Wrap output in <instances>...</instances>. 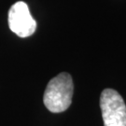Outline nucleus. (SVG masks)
I'll list each match as a JSON object with an SVG mask.
<instances>
[{
    "instance_id": "f03ea898",
    "label": "nucleus",
    "mask_w": 126,
    "mask_h": 126,
    "mask_svg": "<svg viewBox=\"0 0 126 126\" xmlns=\"http://www.w3.org/2000/svg\"><path fill=\"white\" fill-rule=\"evenodd\" d=\"M104 126H126V105L117 91L108 88L100 95Z\"/></svg>"
},
{
    "instance_id": "7ed1b4c3",
    "label": "nucleus",
    "mask_w": 126,
    "mask_h": 126,
    "mask_svg": "<svg viewBox=\"0 0 126 126\" xmlns=\"http://www.w3.org/2000/svg\"><path fill=\"white\" fill-rule=\"evenodd\" d=\"M9 26L20 37H27L35 33L36 23L26 3L19 1L11 6L9 10Z\"/></svg>"
},
{
    "instance_id": "f257e3e1",
    "label": "nucleus",
    "mask_w": 126,
    "mask_h": 126,
    "mask_svg": "<svg viewBox=\"0 0 126 126\" xmlns=\"http://www.w3.org/2000/svg\"><path fill=\"white\" fill-rule=\"evenodd\" d=\"M74 83L72 77L66 72L60 73L51 79L46 87L43 103L52 113H61L67 109L72 103Z\"/></svg>"
}]
</instances>
